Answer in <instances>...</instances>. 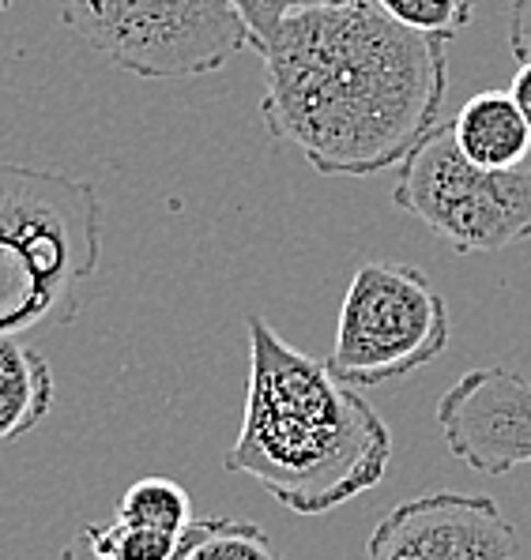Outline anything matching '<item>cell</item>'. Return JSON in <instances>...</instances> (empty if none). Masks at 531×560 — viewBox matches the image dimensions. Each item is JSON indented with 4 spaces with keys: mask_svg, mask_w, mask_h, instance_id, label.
Wrapping results in <instances>:
<instances>
[{
    "mask_svg": "<svg viewBox=\"0 0 531 560\" xmlns=\"http://www.w3.org/2000/svg\"><path fill=\"white\" fill-rule=\"evenodd\" d=\"M445 38L400 27L373 0L290 8L264 42V128L324 177H373L438 132Z\"/></svg>",
    "mask_w": 531,
    "mask_h": 560,
    "instance_id": "obj_1",
    "label": "cell"
},
{
    "mask_svg": "<svg viewBox=\"0 0 531 560\" xmlns=\"http://www.w3.org/2000/svg\"><path fill=\"white\" fill-rule=\"evenodd\" d=\"M392 463V433L358 387L250 316V392L222 467L295 515H324L370 493Z\"/></svg>",
    "mask_w": 531,
    "mask_h": 560,
    "instance_id": "obj_2",
    "label": "cell"
},
{
    "mask_svg": "<svg viewBox=\"0 0 531 560\" xmlns=\"http://www.w3.org/2000/svg\"><path fill=\"white\" fill-rule=\"evenodd\" d=\"M102 260L94 185L0 162V342L72 324Z\"/></svg>",
    "mask_w": 531,
    "mask_h": 560,
    "instance_id": "obj_3",
    "label": "cell"
},
{
    "mask_svg": "<svg viewBox=\"0 0 531 560\" xmlns=\"http://www.w3.org/2000/svg\"><path fill=\"white\" fill-rule=\"evenodd\" d=\"M65 27L140 80L219 72L250 46L234 0H57Z\"/></svg>",
    "mask_w": 531,
    "mask_h": 560,
    "instance_id": "obj_4",
    "label": "cell"
},
{
    "mask_svg": "<svg viewBox=\"0 0 531 560\" xmlns=\"http://www.w3.org/2000/svg\"><path fill=\"white\" fill-rule=\"evenodd\" d=\"M449 305L411 264L366 260L339 305L328 369L350 387H381L430 365L449 347Z\"/></svg>",
    "mask_w": 531,
    "mask_h": 560,
    "instance_id": "obj_5",
    "label": "cell"
},
{
    "mask_svg": "<svg viewBox=\"0 0 531 560\" xmlns=\"http://www.w3.org/2000/svg\"><path fill=\"white\" fill-rule=\"evenodd\" d=\"M392 200L457 253H498L531 237V166H475L449 128H438L400 166Z\"/></svg>",
    "mask_w": 531,
    "mask_h": 560,
    "instance_id": "obj_6",
    "label": "cell"
},
{
    "mask_svg": "<svg viewBox=\"0 0 531 560\" xmlns=\"http://www.w3.org/2000/svg\"><path fill=\"white\" fill-rule=\"evenodd\" d=\"M520 534L494 497L426 493L400 501L366 541V560H517Z\"/></svg>",
    "mask_w": 531,
    "mask_h": 560,
    "instance_id": "obj_7",
    "label": "cell"
},
{
    "mask_svg": "<svg viewBox=\"0 0 531 560\" xmlns=\"http://www.w3.org/2000/svg\"><path fill=\"white\" fill-rule=\"evenodd\" d=\"M445 447L464 467L498 478L531 463V384L490 365L460 376L438 402Z\"/></svg>",
    "mask_w": 531,
    "mask_h": 560,
    "instance_id": "obj_8",
    "label": "cell"
},
{
    "mask_svg": "<svg viewBox=\"0 0 531 560\" xmlns=\"http://www.w3.org/2000/svg\"><path fill=\"white\" fill-rule=\"evenodd\" d=\"M452 143L483 170H517L531 154V128L509 91H478L449 125Z\"/></svg>",
    "mask_w": 531,
    "mask_h": 560,
    "instance_id": "obj_9",
    "label": "cell"
},
{
    "mask_svg": "<svg viewBox=\"0 0 531 560\" xmlns=\"http://www.w3.org/2000/svg\"><path fill=\"white\" fill-rule=\"evenodd\" d=\"M54 373L49 361L27 342H0V444L20 441L54 410Z\"/></svg>",
    "mask_w": 531,
    "mask_h": 560,
    "instance_id": "obj_10",
    "label": "cell"
},
{
    "mask_svg": "<svg viewBox=\"0 0 531 560\" xmlns=\"http://www.w3.org/2000/svg\"><path fill=\"white\" fill-rule=\"evenodd\" d=\"M114 520L132 523V527H148L162 534H185L193 527V501L174 478H140L122 493V501L114 508Z\"/></svg>",
    "mask_w": 531,
    "mask_h": 560,
    "instance_id": "obj_11",
    "label": "cell"
},
{
    "mask_svg": "<svg viewBox=\"0 0 531 560\" xmlns=\"http://www.w3.org/2000/svg\"><path fill=\"white\" fill-rule=\"evenodd\" d=\"M182 560H282L268 534L242 520H196L185 530Z\"/></svg>",
    "mask_w": 531,
    "mask_h": 560,
    "instance_id": "obj_12",
    "label": "cell"
},
{
    "mask_svg": "<svg viewBox=\"0 0 531 560\" xmlns=\"http://www.w3.org/2000/svg\"><path fill=\"white\" fill-rule=\"evenodd\" d=\"M80 538L88 541V549L99 560H182L185 534H162V530L109 520V523L83 527Z\"/></svg>",
    "mask_w": 531,
    "mask_h": 560,
    "instance_id": "obj_13",
    "label": "cell"
},
{
    "mask_svg": "<svg viewBox=\"0 0 531 560\" xmlns=\"http://www.w3.org/2000/svg\"><path fill=\"white\" fill-rule=\"evenodd\" d=\"M389 20L415 34L452 42L471 20V0H373Z\"/></svg>",
    "mask_w": 531,
    "mask_h": 560,
    "instance_id": "obj_14",
    "label": "cell"
},
{
    "mask_svg": "<svg viewBox=\"0 0 531 560\" xmlns=\"http://www.w3.org/2000/svg\"><path fill=\"white\" fill-rule=\"evenodd\" d=\"M238 12H242L245 27H250V46L261 54L264 42L276 34L279 20L290 12V0H234Z\"/></svg>",
    "mask_w": 531,
    "mask_h": 560,
    "instance_id": "obj_15",
    "label": "cell"
},
{
    "mask_svg": "<svg viewBox=\"0 0 531 560\" xmlns=\"http://www.w3.org/2000/svg\"><path fill=\"white\" fill-rule=\"evenodd\" d=\"M509 46L517 60H531V0H509Z\"/></svg>",
    "mask_w": 531,
    "mask_h": 560,
    "instance_id": "obj_16",
    "label": "cell"
},
{
    "mask_svg": "<svg viewBox=\"0 0 531 560\" xmlns=\"http://www.w3.org/2000/svg\"><path fill=\"white\" fill-rule=\"evenodd\" d=\"M509 98L517 102L520 117H524L531 128V60H524V65L517 68V75H512V83H509Z\"/></svg>",
    "mask_w": 531,
    "mask_h": 560,
    "instance_id": "obj_17",
    "label": "cell"
},
{
    "mask_svg": "<svg viewBox=\"0 0 531 560\" xmlns=\"http://www.w3.org/2000/svg\"><path fill=\"white\" fill-rule=\"evenodd\" d=\"M347 4H366V0H290V8H347Z\"/></svg>",
    "mask_w": 531,
    "mask_h": 560,
    "instance_id": "obj_18",
    "label": "cell"
},
{
    "mask_svg": "<svg viewBox=\"0 0 531 560\" xmlns=\"http://www.w3.org/2000/svg\"><path fill=\"white\" fill-rule=\"evenodd\" d=\"M65 560H99V557H94L91 549H88V541H83L80 534H76V541L65 549Z\"/></svg>",
    "mask_w": 531,
    "mask_h": 560,
    "instance_id": "obj_19",
    "label": "cell"
},
{
    "mask_svg": "<svg viewBox=\"0 0 531 560\" xmlns=\"http://www.w3.org/2000/svg\"><path fill=\"white\" fill-rule=\"evenodd\" d=\"M4 8H8V0H0V12H4Z\"/></svg>",
    "mask_w": 531,
    "mask_h": 560,
    "instance_id": "obj_20",
    "label": "cell"
}]
</instances>
